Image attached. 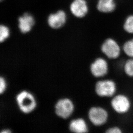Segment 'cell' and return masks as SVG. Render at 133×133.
<instances>
[{
	"label": "cell",
	"mask_w": 133,
	"mask_h": 133,
	"mask_svg": "<svg viewBox=\"0 0 133 133\" xmlns=\"http://www.w3.org/2000/svg\"><path fill=\"white\" fill-rule=\"evenodd\" d=\"M109 104L112 110L119 115L128 114L131 110L132 106L129 97L122 93L116 94L111 98Z\"/></svg>",
	"instance_id": "6da1fadb"
},
{
	"label": "cell",
	"mask_w": 133,
	"mask_h": 133,
	"mask_svg": "<svg viewBox=\"0 0 133 133\" xmlns=\"http://www.w3.org/2000/svg\"><path fill=\"white\" fill-rule=\"evenodd\" d=\"M101 51L107 59L114 60L121 56L122 46L114 38L108 37L104 39L101 46Z\"/></svg>",
	"instance_id": "7a4b0ae2"
},
{
	"label": "cell",
	"mask_w": 133,
	"mask_h": 133,
	"mask_svg": "<svg viewBox=\"0 0 133 133\" xmlns=\"http://www.w3.org/2000/svg\"><path fill=\"white\" fill-rule=\"evenodd\" d=\"M95 91L101 97L111 98L118 91L117 83L110 78L98 81L96 83Z\"/></svg>",
	"instance_id": "3957f363"
},
{
	"label": "cell",
	"mask_w": 133,
	"mask_h": 133,
	"mask_svg": "<svg viewBox=\"0 0 133 133\" xmlns=\"http://www.w3.org/2000/svg\"><path fill=\"white\" fill-rule=\"evenodd\" d=\"M88 116L90 122L96 126L104 125L109 121V112L103 107H92L89 109Z\"/></svg>",
	"instance_id": "277c9868"
},
{
	"label": "cell",
	"mask_w": 133,
	"mask_h": 133,
	"mask_svg": "<svg viewBox=\"0 0 133 133\" xmlns=\"http://www.w3.org/2000/svg\"><path fill=\"white\" fill-rule=\"evenodd\" d=\"M68 15L65 10L58 9L49 14L46 17L48 26L53 30H59L63 28L68 21Z\"/></svg>",
	"instance_id": "5b68a950"
},
{
	"label": "cell",
	"mask_w": 133,
	"mask_h": 133,
	"mask_svg": "<svg viewBox=\"0 0 133 133\" xmlns=\"http://www.w3.org/2000/svg\"><path fill=\"white\" fill-rule=\"evenodd\" d=\"M16 99L19 109L25 113H30L34 110L36 106L33 96L26 91H23L18 94Z\"/></svg>",
	"instance_id": "8992f818"
},
{
	"label": "cell",
	"mask_w": 133,
	"mask_h": 133,
	"mask_svg": "<svg viewBox=\"0 0 133 133\" xmlns=\"http://www.w3.org/2000/svg\"><path fill=\"white\" fill-rule=\"evenodd\" d=\"M69 12L76 19H84L89 13V4L87 0H72L69 6Z\"/></svg>",
	"instance_id": "52a82bcc"
},
{
	"label": "cell",
	"mask_w": 133,
	"mask_h": 133,
	"mask_svg": "<svg viewBox=\"0 0 133 133\" xmlns=\"http://www.w3.org/2000/svg\"><path fill=\"white\" fill-rule=\"evenodd\" d=\"M17 22L18 29L23 34L30 32L36 23L35 16L29 11L24 12L19 16Z\"/></svg>",
	"instance_id": "ba28073f"
},
{
	"label": "cell",
	"mask_w": 133,
	"mask_h": 133,
	"mask_svg": "<svg viewBox=\"0 0 133 133\" xmlns=\"http://www.w3.org/2000/svg\"><path fill=\"white\" fill-rule=\"evenodd\" d=\"M90 70L95 78H103L109 73V63L105 58L99 57L90 65Z\"/></svg>",
	"instance_id": "9c48e42d"
},
{
	"label": "cell",
	"mask_w": 133,
	"mask_h": 133,
	"mask_svg": "<svg viewBox=\"0 0 133 133\" xmlns=\"http://www.w3.org/2000/svg\"><path fill=\"white\" fill-rule=\"evenodd\" d=\"M74 108L73 103L70 99H61L56 104V113L61 118H68L73 112Z\"/></svg>",
	"instance_id": "30bf717a"
},
{
	"label": "cell",
	"mask_w": 133,
	"mask_h": 133,
	"mask_svg": "<svg viewBox=\"0 0 133 133\" xmlns=\"http://www.w3.org/2000/svg\"><path fill=\"white\" fill-rule=\"evenodd\" d=\"M117 8L116 0H97L96 9L99 13L109 14L113 13Z\"/></svg>",
	"instance_id": "8fae6325"
},
{
	"label": "cell",
	"mask_w": 133,
	"mask_h": 133,
	"mask_svg": "<svg viewBox=\"0 0 133 133\" xmlns=\"http://www.w3.org/2000/svg\"><path fill=\"white\" fill-rule=\"evenodd\" d=\"M69 129L72 132L84 133L88 132V129L85 121L82 118L75 119L71 122Z\"/></svg>",
	"instance_id": "7c38bea8"
},
{
	"label": "cell",
	"mask_w": 133,
	"mask_h": 133,
	"mask_svg": "<svg viewBox=\"0 0 133 133\" xmlns=\"http://www.w3.org/2000/svg\"><path fill=\"white\" fill-rule=\"evenodd\" d=\"M122 51L128 58H133V38L128 39L122 46Z\"/></svg>",
	"instance_id": "4fadbf2b"
},
{
	"label": "cell",
	"mask_w": 133,
	"mask_h": 133,
	"mask_svg": "<svg viewBox=\"0 0 133 133\" xmlns=\"http://www.w3.org/2000/svg\"><path fill=\"white\" fill-rule=\"evenodd\" d=\"M122 27L125 32L133 35V14L127 16L123 22Z\"/></svg>",
	"instance_id": "5bb4252c"
},
{
	"label": "cell",
	"mask_w": 133,
	"mask_h": 133,
	"mask_svg": "<svg viewBox=\"0 0 133 133\" xmlns=\"http://www.w3.org/2000/svg\"><path fill=\"white\" fill-rule=\"evenodd\" d=\"M124 72L126 76L133 78V58H127L123 66Z\"/></svg>",
	"instance_id": "9a60e30c"
},
{
	"label": "cell",
	"mask_w": 133,
	"mask_h": 133,
	"mask_svg": "<svg viewBox=\"0 0 133 133\" xmlns=\"http://www.w3.org/2000/svg\"><path fill=\"white\" fill-rule=\"evenodd\" d=\"M10 29L6 24L2 23L0 25V42H5L10 36Z\"/></svg>",
	"instance_id": "2e32d148"
},
{
	"label": "cell",
	"mask_w": 133,
	"mask_h": 133,
	"mask_svg": "<svg viewBox=\"0 0 133 133\" xmlns=\"http://www.w3.org/2000/svg\"><path fill=\"white\" fill-rule=\"evenodd\" d=\"M105 132L106 133H122L124 132V131L120 126L113 125L107 127Z\"/></svg>",
	"instance_id": "e0dca14e"
},
{
	"label": "cell",
	"mask_w": 133,
	"mask_h": 133,
	"mask_svg": "<svg viewBox=\"0 0 133 133\" xmlns=\"http://www.w3.org/2000/svg\"><path fill=\"white\" fill-rule=\"evenodd\" d=\"M6 82L4 78H0V93L2 94L6 89Z\"/></svg>",
	"instance_id": "ac0fdd59"
},
{
	"label": "cell",
	"mask_w": 133,
	"mask_h": 133,
	"mask_svg": "<svg viewBox=\"0 0 133 133\" xmlns=\"http://www.w3.org/2000/svg\"><path fill=\"white\" fill-rule=\"evenodd\" d=\"M11 132V131L9 130H4L1 131V133H9Z\"/></svg>",
	"instance_id": "d6986e66"
},
{
	"label": "cell",
	"mask_w": 133,
	"mask_h": 133,
	"mask_svg": "<svg viewBox=\"0 0 133 133\" xmlns=\"http://www.w3.org/2000/svg\"><path fill=\"white\" fill-rule=\"evenodd\" d=\"M4 1V0H1V1Z\"/></svg>",
	"instance_id": "ffe728a7"
}]
</instances>
